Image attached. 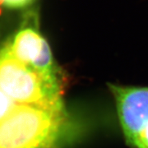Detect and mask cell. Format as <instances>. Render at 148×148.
<instances>
[{
  "label": "cell",
  "instance_id": "cell-6",
  "mask_svg": "<svg viewBox=\"0 0 148 148\" xmlns=\"http://www.w3.org/2000/svg\"><path fill=\"white\" fill-rule=\"evenodd\" d=\"M36 0H0V4L7 8L18 9L28 7Z\"/></svg>",
  "mask_w": 148,
  "mask_h": 148
},
{
  "label": "cell",
  "instance_id": "cell-4",
  "mask_svg": "<svg viewBox=\"0 0 148 148\" xmlns=\"http://www.w3.org/2000/svg\"><path fill=\"white\" fill-rule=\"evenodd\" d=\"M115 101L122 131L127 143H132L148 123V87L109 85Z\"/></svg>",
  "mask_w": 148,
  "mask_h": 148
},
{
  "label": "cell",
  "instance_id": "cell-1",
  "mask_svg": "<svg viewBox=\"0 0 148 148\" xmlns=\"http://www.w3.org/2000/svg\"><path fill=\"white\" fill-rule=\"evenodd\" d=\"M68 124L67 111L17 106L0 120V148H58Z\"/></svg>",
  "mask_w": 148,
  "mask_h": 148
},
{
  "label": "cell",
  "instance_id": "cell-7",
  "mask_svg": "<svg viewBox=\"0 0 148 148\" xmlns=\"http://www.w3.org/2000/svg\"><path fill=\"white\" fill-rule=\"evenodd\" d=\"M131 147L133 148H148V123L135 138Z\"/></svg>",
  "mask_w": 148,
  "mask_h": 148
},
{
  "label": "cell",
  "instance_id": "cell-2",
  "mask_svg": "<svg viewBox=\"0 0 148 148\" xmlns=\"http://www.w3.org/2000/svg\"><path fill=\"white\" fill-rule=\"evenodd\" d=\"M64 82L49 78L0 48V90L20 106L65 112Z\"/></svg>",
  "mask_w": 148,
  "mask_h": 148
},
{
  "label": "cell",
  "instance_id": "cell-5",
  "mask_svg": "<svg viewBox=\"0 0 148 148\" xmlns=\"http://www.w3.org/2000/svg\"><path fill=\"white\" fill-rule=\"evenodd\" d=\"M17 106L3 90H0V120L10 114Z\"/></svg>",
  "mask_w": 148,
  "mask_h": 148
},
{
  "label": "cell",
  "instance_id": "cell-3",
  "mask_svg": "<svg viewBox=\"0 0 148 148\" xmlns=\"http://www.w3.org/2000/svg\"><path fill=\"white\" fill-rule=\"evenodd\" d=\"M12 55L49 78L64 82V76L51 49L39 31L37 16L26 17L21 28L5 45Z\"/></svg>",
  "mask_w": 148,
  "mask_h": 148
}]
</instances>
